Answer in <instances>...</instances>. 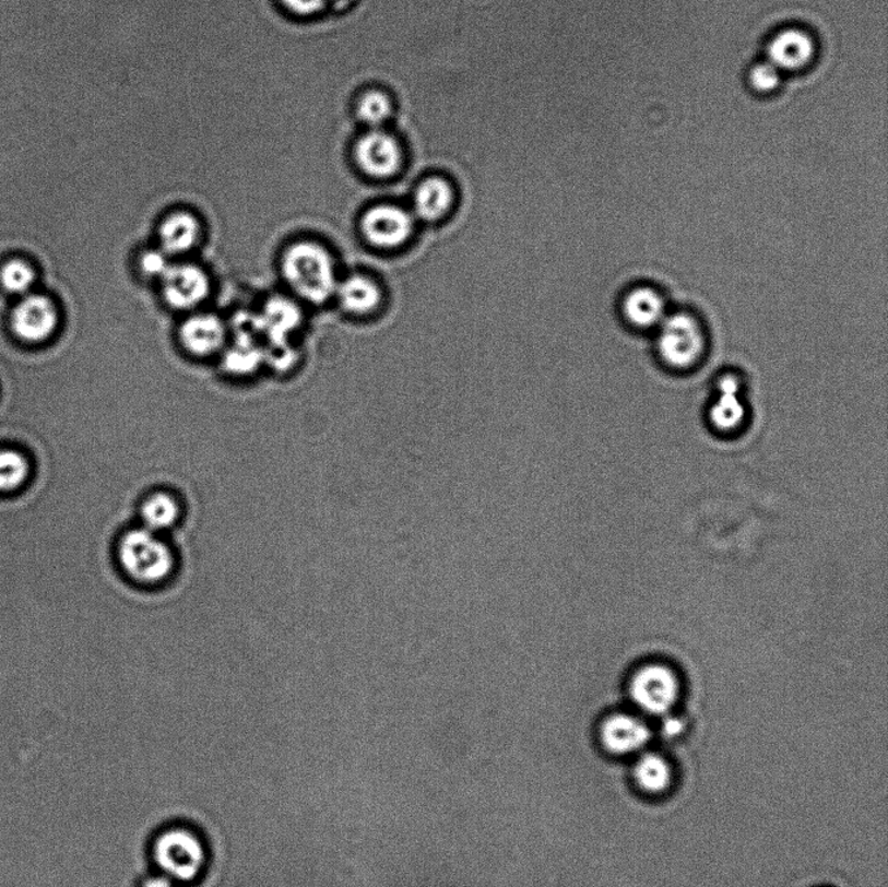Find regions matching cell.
<instances>
[{
    "mask_svg": "<svg viewBox=\"0 0 888 887\" xmlns=\"http://www.w3.org/2000/svg\"><path fill=\"white\" fill-rule=\"evenodd\" d=\"M280 272L297 301L309 305L330 301L340 282L332 252L313 240L291 244L280 259Z\"/></svg>",
    "mask_w": 888,
    "mask_h": 887,
    "instance_id": "cell-1",
    "label": "cell"
},
{
    "mask_svg": "<svg viewBox=\"0 0 888 887\" xmlns=\"http://www.w3.org/2000/svg\"><path fill=\"white\" fill-rule=\"evenodd\" d=\"M118 561L125 575L137 584L166 582L175 570V556L168 544L146 528L128 531L118 545Z\"/></svg>",
    "mask_w": 888,
    "mask_h": 887,
    "instance_id": "cell-2",
    "label": "cell"
},
{
    "mask_svg": "<svg viewBox=\"0 0 888 887\" xmlns=\"http://www.w3.org/2000/svg\"><path fill=\"white\" fill-rule=\"evenodd\" d=\"M658 351L676 370L698 365L707 351V334L700 320L688 312L667 314L658 327Z\"/></svg>",
    "mask_w": 888,
    "mask_h": 887,
    "instance_id": "cell-3",
    "label": "cell"
},
{
    "mask_svg": "<svg viewBox=\"0 0 888 887\" xmlns=\"http://www.w3.org/2000/svg\"><path fill=\"white\" fill-rule=\"evenodd\" d=\"M154 859L173 882L189 883L200 875L206 852L194 832L175 828L156 839Z\"/></svg>",
    "mask_w": 888,
    "mask_h": 887,
    "instance_id": "cell-4",
    "label": "cell"
},
{
    "mask_svg": "<svg viewBox=\"0 0 888 887\" xmlns=\"http://www.w3.org/2000/svg\"><path fill=\"white\" fill-rule=\"evenodd\" d=\"M158 283L163 301L173 310L188 314L201 309L213 286L206 269L187 261L173 262Z\"/></svg>",
    "mask_w": 888,
    "mask_h": 887,
    "instance_id": "cell-5",
    "label": "cell"
},
{
    "mask_svg": "<svg viewBox=\"0 0 888 887\" xmlns=\"http://www.w3.org/2000/svg\"><path fill=\"white\" fill-rule=\"evenodd\" d=\"M628 694L641 711L661 715L671 711L678 699L679 682L671 669L649 665L634 674Z\"/></svg>",
    "mask_w": 888,
    "mask_h": 887,
    "instance_id": "cell-6",
    "label": "cell"
},
{
    "mask_svg": "<svg viewBox=\"0 0 888 887\" xmlns=\"http://www.w3.org/2000/svg\"><path fill=\"white\" fill-rule=\"evenodd\" d=\"M415 220L394 204H379L367 210L360 220L362 235L372 247L382 250L401 248L414 232Z\"/></svg>",
    "mask_w": 888,
    "mask_h": 887,
    "instance_id": "cell-7",
    "label": "cell"
},
{
    "mask_svg": "<svg viewBox=\"0 0 888 887\" xmlns=\"http://www.w3.org/2000/svg\"><path fill=\"white\" fill-rule=\"evenodd\" d=\"M177 338L191 357L221 356L229 339L228 323L216 314L198 310L183 319Z\"/></svg>",
    "mask_w": 888,
    "mask_h": 887,
    "instance_id": "cell-8",
    "label": "cell"
},
{
    "mask_svg": "<svg viewBox=\"0 0 888 887\" xmlns=\"http://www.w3.org/2000/svg\"><path fill=\"white\" fill-rule=\"evenodd\" d=\"M594 736L607 755L626 756L647 746L651 730L637 715L616 712L599 722Z\"/></svg>",
    "mask_w": 888,
    "mask_h": 887,
    "instance_id": "cell-9",
    "label": "cell"
},
{
    "mask_svg": "<svg viewBox=\"0 0 888 887\" xmlns=\"http://www.w3.org/2000/svg\"><path fill=\"white\" fill-rule=\"evenodd\" d=\"M264 345L289 344L304 324L303 307L296 298L273 296L256 311Z\"/></svg>",
    "mask_w": 888,
    "mask_h": 887,
    "instance_id": "cell-10",
    "label": "cell"
},
{
    "mask_svg": "<svg viewBox=\"0 0 888 887\" xmlns=\"http://www.w3.org/2000/svg\"><path fill=\"white\" fill-rule=\"evenodd\" d=\"M203 225L196 214L176 210L167 214L156 228V247L173 261L191 255L203 240Z\"/></svg>",
    "mask_w": 888,
    "mask_h": 887,
    "instance_id": "cell-11",
    "label": "cell"
},
{
    "mask_svg": "<svg viewBox=\"0 0 888 887\" xmlns=\"http://www.w3.org/2000/svg\"><path fill=\"white\" fill-rule=\"evenodd\" d=\"M11 324L20 339L27 343H40L57 330L59 312L49 297L29 295L13 310Z\"/></svg>",
    "mask_w": 888,
    "mask_h": 887,
    "instance_id": "cell-12",
    "label": "cell"
},
{
    "mask_svg": "<svg viewBox=\"0 0 888 887\" xmlns=\"http://www.w3.org/2000/svg\"><path fill=\"white\" fill-rule=\"evenodd\" d=\"M223 370L230 377L246 378L265 366L264 343L254 331L230 330L222 352Z\"/></svg>",
    "mask_w": 888,
    "mask_h": 887,
    "instance_id": "cell-13",
    "label": "cell"
},
{
    "mask_svg": "<svg viewBox=\"0 0 888 887\" xmlns=\"http://www.w3.org/2000/svg\"><path fill=\"white\" fill-rule=\"evenodd\" d=\"M355 158L366 175L388 179L400 169V146L392 135L375 131L359 140Z\"/></svg>",
    "mask_w": 888,
    "mask_h": 887,
    "instance_id": "cell-14",
    "label": "cell"
},
{
    "mask_svg": "<svg viewBox=\"0 0 888 887\" xmlns=\"http://www.w3.org/2000/svg\"><path fill=\"white\" fill-rule=\"evenodd\" d=\"M815 56V44L807 33L788 29L778 33L768 45V61L780 71H796Z\"/></svg>",
    "mask_w": 888,
    "mask_h": 887,
    "instance_id": "cell-15",
    "label": "cell"
},
{
    "mask_svg": "<svg viewBox=\"0 0 888 887\" xmlns=\"http://www.w3.org/2000/svg\"><path fill=\"white\" fill-rule=\"evenodd\" d=\"M621 311L628 323L643 330L658 329L667 316L664 297L649 286H638L627 293Z\"/></svg>",
    "mask_w": 888,
    "mask_h": 887,
    "instance_id": "cell-16",
    "label": "cell"
},
{
    "mask_svg": "<svg viewBox=\"0 0 888 887\" xmlns=\"http://www.w3.org/2000/svg\"><path fill=\"white\" fill-rule=\"evenodd\" d=\"M710 422L721 431H733L746 418V404L742 398V385L734 375L720 380L719 394L709 412Z\"/></svg>",
    "mask_w": 888,
    "mask_h": 887,
    "instance_id": "cell-17",
    "label": "cell"
},
{
    "mask_svg": "<svg viewBox=\"0 0 888 887\" xmlns=\"http://www.w3.org/2000/svg\"><path fill=\"white\" fill-rule=\"evenodd\" d=\"M381 297L379 285L364 275H352L341 280L334 293L341 309L352 316H367L377 310Z\"/></svg>",
    "mask_w": 888,
    "mask_h": 887,
    "instance_id": "cell-18",
    "label": "cell"
},
{
    "mask_svg": "<svg viewBox=\"0 0 888 887\" xmlns=\"http://www.w3.org/2000/svg\"><path fill=\"white\" fill-rule=\"evenodd\" d=\"M453 204V190L440 177L421 184L414 196V211L419 220L437 222L449 213Z\"/></svg>",
    "mask_w": 888,
    "mask_h": 887,
    "instance_id": "cell-19",
    "label": "cell"
},
{
    "mask_svg": "<svg viewBox=\"0 0 888 887\" xmlns=\"http://www.w3.org/2000/svg\"><path fill=\"white\" fill-rule=\"evenodd\" d=\"M634 780L649 794L664 793L671 787L673 772L671 764L658 754H646L635 764Z\"/></svg>",
    "mask_w": 888,
    "mask_h": 887,
    "instance_id": "cell-20",
    "label": "cell"
},
{
    "mask_svg": "<svg viewBox=\"0 0 888 887\" xmlns=\"http://www.w3.org/2000/svg\"><path fill=\"white\" fill-rule=\"evenodd\" d=\"M141 516L146 529L161 532L173 528L179 520V502L169 494H154L142 504Z\"/></svg>",
    "mask_w": 888,
    "mask_h": 887,
    "instance_id": "cell-21",
    "label": "cell"
},
{
    "mask_svg": "<svg viewBox=\"0 0 888 887\" xmlns=\"http://www.w3.org/2000/svg\"><path fill=\"white\" fill-rule=\"evenodd\" d=\"M31 468L25 457L13 450L0 452V493H11L23 486Z\"/></svg>",
    "mask_w": 888,
    "mask_h": 887,
    "instance_id": "cell-22",
    "label": "cell"
},
{
    "mask_svg": "<svg viewBox=\"0 0 888 887\" xmlns=\"http://www.w3.org/2000/svg\"><path fill=\"white\" fill-rule=\"evenodd\" d=\"M34 271L29 264L23 261H11L3 265L0 271V282L3 288L13 295H26L34 284Z\"/></svg>",
    "mask_w": 888,
    "mask_h": 887,
    "instance_id": "cell-23",
    "label": "cell"
},
{
    "mask_svg": "<svg viewBox=\"0 0 888 887\" xmlns=\"http://www.w3.org/2000/svg\"><path fill=\"white\" fill-rule=\"evenodd\" d=\"M391 114V104L384 94L370 92L360 99L358 115L367 125L379 126Z\"/></svg>",
    "mask_w": 888,
    "mask_h": 887,
    "instance_id": "cell-24",
    "label": "cell"
},
{
    "mask_svg": "<svg viewBox=\"0 0 888 887\" xmlns=\"http://www.w3.org/2000/svg\"><path fill=\"white\" fill-rule=\"evenodd\" d=\"M173 262L158 247H154L141 252L137 265L143 277L159 282Z\"/></svg>",
    "mask_w": 888,
    "mask_h": 887,
    "instance_id": "cell-25",
    "label": "cell"
},
{
    "mask_svg": "<svg viewBox=\"0 0 888 887\" xmlns=\"http://www.w3.org/2000/svg\"><path fill=\"white\" fill-rule=\"evenodd\" d=\"M749 83L757 92H773L781 83V71L770 61H763L749 72Z\"/></svg>",
    "mask_w": 888,
    "mask_h": 887,
    "instance_id": "cell-26",
    "label": "cell"
},
{
    "mask_svg": "<svg viewBox=\"0 0 888 887\" xmlns=\"http://www.w3.org/2000/svg\"><path fill=\"white\" fill-rule=\"evenodd\" d=\"M282 2L298 16H311L323 9L325 0H282Z\"/></svg>",
    "mask_w": 888,
    "mask_h": 887,
    "instance_id": "cell-27",
    "label": "cell"
},
{
    "mask_svg": "<svg viewBox=\"0 0 888 887\" xmlns=\"http://www.w3.org/2000/svg\"><path fill=\"white\" fill-rule=\"evenodd\" d=\"M664 732L668 736L679 735L683 732V722L679 719H671L665 721Z\"/></svg>",
    "mask_w": 888,
    "mask_h": 887,
    "instance_id": "cell-28",
    "label": "cell"
},
{
    "mask_svg": "<svg viewBox=\"0 0 888 887\" xmlns=\"http://www.w3.org/2000/svg\"><path fill=\"white\" fill-rule=\"evenodd\" d=\"M142 887H175L173 879L167 876L149 878Z\"/></svg>",
    "mask_w": 888,
    "mask_h": 887,
    "instance_id": "cell-29",
    "label": "cell"
}]
</instances>
